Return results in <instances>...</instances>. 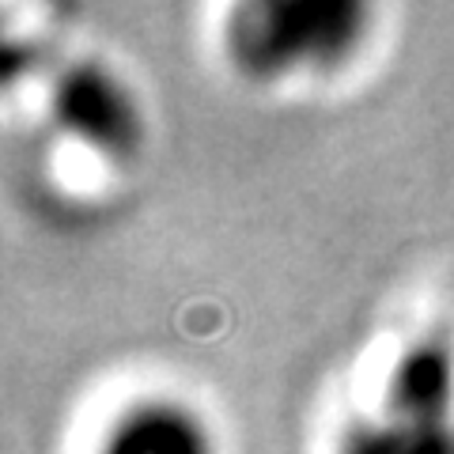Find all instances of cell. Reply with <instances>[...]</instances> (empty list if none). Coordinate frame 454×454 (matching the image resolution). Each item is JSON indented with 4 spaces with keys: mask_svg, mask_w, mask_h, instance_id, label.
I'll return each mask as SVG.
<instances>
[{
    "mask_svg": "<svg viewBox=\"0 0 454 454\" xmlns=\"http://www.w3.org/2000/svg\"><path fill=\"white\" fill-rule=\"evenodd\" d=\"M367 20L356 0H250L227 16L223 50L250 80L322 73L360 50Z\"/></svg>",
    "mask_w": 454,
    "mask_h": 454,
    "instance_id": "cell-1",
    "label": "cell"
},
{
    "mask_svg": "<svg viewBox=\"0 0 454 454\" xmlns=\"http://www.w3.org/2000/svg\"><path fill=\"white\" fill-rule=\"evenodd\" d=\"M50 114L57 129L110 163H129L145 148V110L129 83L98 57H76L57 68Z\"/></svg>",
    "mask_w": 454,
    "mask_h": 454,
    "instance_id": "cell-2",
    "label": "cell"
},
{
    "mask_svg": "<svg viewBox=\"0 0 454 454\" xmlns=\"http://www.w3.org/2000/svg\"><path fill=\"white\" fill-rule=\"evenodd\" d=\"M98 454H216V443L197 409L175 397H148L118 413Z\"/></svg>",
    "mask_w": 454,
    "mask_h": 454,
    "instance_id": "cell-3",
    "label": "cell"
},
{
    "mask_svg": "<svg viewBox=\"0 0 454 454\" xmlns=\"http://www.w3.org/2000/svg\"><path fill=\"white\" fill-rule=\"evenodd\" d=\"M382 409L420 420H454V356L443 337H420L394 360Z\"/></svg>",
    "mask_w": 454,
    "mask_h": 454,
    "instance_id": "cell-4",
    "label": "cell"
},
{
    "mask_svg": "<svg viewBox=\"0 0 454 454\" xmlns=\"http://www.w3.org/2000/svg\"><path fill=\"white\" fill-rule=\"evenodd\" d=\"M337 454H454V420H420L379 409L340 435Z\"/></svg>",
    "mask_w": 454,
    "mask_h": 454,
    "instance_id": "cell-5",
    "label": "cell"
}]
</instances>
